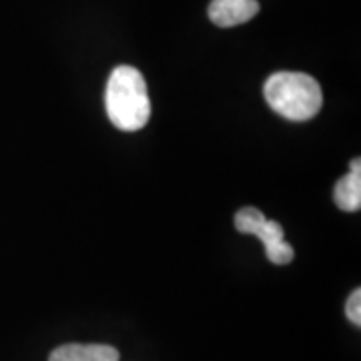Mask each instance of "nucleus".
Wrapping results in <instances>:
<instances>
[{
    "instance_id": "1",
    "label": "nucleus",
    "mask_w": 361,
    "mask_h": 361,
    "mask_svg": "<svg viewBox=\"0 0 361 361\" xmlns=\"http://www.w3.org/2000/svg\"><path fill=\"white\" fill-rule=\"evenodd\" d=\"M106 113L121 130H139L149 123L151 101L147 82L135 66H116L106 82Z\"/></svg>"
},
{
    "instance_id": "2",
    "label": "nucleus",
    "mask_w": 361,
    "mask_h": 361,
    "mask_svg": "<svg viewBox=\"0 0 361 361\" xmlns=\"http://www.w3.org/2000/svg\"><path fill=\"white\" fill-rule=\"evenodd\" d=\"M263 92L271 109L289 121H310L322 111V87L305 73H275Z\"/></svg>"
},
{
    "instance_id": "3",
    "label": "nucleus",
    "mask_w": 361,
    "mask_h": 361,
    "mask_svg": "<svg viewBox=\"0 0 361 361\" xmlns=\"http://www.w3.org/2000/svg\"><path fill=\"white\" fill-rule=\"evenodd\" d=\"M235 227L241 233L255 235L263 241L267 259L275 265H287L293 261V247L285 243L283 227L277 221L265 219V215L255 207H245L235 215Z\"/></svg>"
},
{
    "instance_id": "4",
    "label": "nucleus",
    "mask_w": 361,
    "mask_h": 361,
    "mask_svg": "<svg viewBox=\"0 0 361 361\" xmlns=\"http://www.w3.org/2000/svg\"><path fill=\"white\" fill-rule=\"evenodd\" d=\"M257 13V0H211L209 4V18L221 28L249 23Z\"/></svg>"
},
{
    "instance_id": "5",
    "label": "nucleus",
    "mask_w": 361,
    "mask_h": 361,
    "mask_svg": "<svg viewBox=\"0 0 361 361\" xmlns=\"http://www.w3.org/2000/svg\"><path fill=\"white\" fill-rule=\"evenodd\" d=\"M49 361H118V351L111 345L68 343L54 349Z\"/></svg>"
},
{
    "instance_id": "6",
    "label": "nucleus",
    "mask_w": 361,
    "mask_h": 361,
    "mask_svg": "<svg viewBox=\"0 0 361 361\" xmlns=\"http://www.w3.org/2000/svg\"><path fill=\"white\" fill-rule=\"evenodd\" d=\"M336 205L341 211H360L361 207V161H351V171L336 185Z\"/></svg>"
},
{
    "instance_id": "7",
    "label": "nucleus",
    "mask_w": 361,
    "mask_h": 361,
    "mask_svg": "<svg viewBox=\"0 0 361 361\" xmlns=\"http://www.w3.org/2000/svg\"><path fill=\"white\" fill-rule=\"evenodd\" d=\"M348 317L349 322L355 323V325H361V291L360 289H355L348 299Z\"/></svg>"
}]
</instances>
